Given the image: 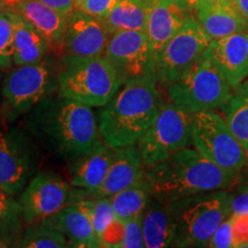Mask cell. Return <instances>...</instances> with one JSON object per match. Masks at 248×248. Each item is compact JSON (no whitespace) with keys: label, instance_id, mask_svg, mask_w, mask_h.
<instances>
[{"label":"cell","instance_id":"cell-1","mask_svg":"<svg viewBox=\"0 0 248 248\" xmlns=\"http://www.w3.org/2000/svg\"><path fill=\"white\" fill-rule=\"evenodd\" d=\"M24 126L42 152L67 166L100 138L92 108L58 94L36 105L26 115Z\"/></svg>","mask_w":248,"mask_h":248},{"label":"cell","instance_id":"cell-40","mask_svg":"<svg viewBox=\"0 0 248 248\" xmlns=\"http://www.w3.org/2000/svg\"><path fill=\"white\" fill-rule=\"evenodd\" d=\"M201 1H206V0H192V7H194L198 2H201Z\"/></svg>","mask_w":248,"mask_h":248},{"label":"cell","instance_id":"cell-33","mask_svg":"<svg viewBox=\"0 0 248 248\" xmlns=\"http://www.w3.org/2000/svg\"><path fill=\"white\" fill-rule=\"evenodd\" d=\"M208 247L210 248H231L233 247L232 244V228L230 217L226 218L222 223L216 231L214 232L213 237L210 238Z\"/></svg>","mask_w":248,"mask_h":248},{"label":"cell","instance_id":"cell-8","mask_svg":"<svg viewBox=\"0 0 248 248\" xmlns=\"http://www.w3.org/2000/svg\"><path fill=\"white\" fill-rule=\"evenodd\" d=\"M42 156L29 130L0 114V186L16 197L38 172Z\"/></svg>","mask_w":248,"mask_h":248},{"label":"cell","instance_id":"cell-13","mask_svg":"<svg viewBox=\"0 0 248 248\" xmlns=\"http://www.w3.org/2000/svg\"><path fill=\"white\" fill-rule=\"evenodd\" d=\"M73 186L60 173L45 170L37 172L18 194L26 225L54 215L70 202Z\"/></svg>","mask_w":248,"mask_h":248},{"label":"cell","instance_id":"cell-20","mask_svg":"<svg viewBox=\"0 0 248 248\" xmlns=\"http://www.w3.org/2000/svg\"><path fill=\"white\" fill-rule=\"evenodd\" d=\"M11 12L29 21L48 40L54 53H60L70 15L62 14L38 0H21Z\"/></svg>","mask_w":248,"mask_h":248},{"label":"cell","instance_id":"cell-21","mask_svg":"<svg viewBox=\"0 0 248 248\" xmlns=\"http://www.w3.org/2000/svg\"><path fill=\"white\" fill-rule=\"evenodd\" d=\"M45 221L63 232L68 239V247H101L100 239L93 229L91 219L77 204H67L54 215L45 218Z\"/></svg>","mask_w":248,"mask_h":248},{"label":"cell","instance_id":"cell-6","mask_svg":"<svg viewBox=\"0 0 248 248\" xmlns=\"http://www.w3.org/2000/svg\"><path fill=\"white\" fill-rule=\"evenodd\" d=\"M58 57L47 54L36 63L15 66L2 80L0 114L15 121L44 99L57 94Z\"/></svg>","mask_w":248,"mask_h":248},{"label":"cell","instance_id":"cell-37","mask_svg":"<svg viewBox=\"0 0 248 248\" xmlns=\"http://www.w3.org/2000/svg\"><path fill=\"white\" fill-rule=\"evenodd\" d=\"M240 13L248 20V0H231Z\"/></svg>","mask_w":248,"mask_h":248},{"label":"cell","instance_id":"cell-31","mask_svg":"<svg viewBox=\"0 0 248 248\" xmlns=\"http://www.w3.org/2000/svg\"><path fill=\"white\" fill-rule=\"evenodd\" d=\"M14 27L12 13L0 12V69H12L14 66Z\"/></svg>","mask_w":248,"mask_h":248},{"label":"cell","instance_id":"cell-24","mask_svg":"<svg viewBox=\"0 0 248 248\" xmlns=\"http://www.w3.org/2000/svg\"><path fill=\"white\" fill-rule=\"evenodd\" d=\"M148 8L150 0H117L102 22L110 35L122 30L146 31Z\"/></svg>","mask_w":248,"mask_h":248},{"label":"cell","instance_id":"cell-35","mask_svg":"<svg viewBox=\"0 0 248 248\" xmlns=\"http://www.w3.org/2000/svg\"><path fill=\"white\" fill-rule=\"evenodd\" d=\"M232 214H248V184L241 186L237 193H231Z\"/></svg>","mask_w":248,"mask_h":248},{"label":"cell","instance_id":"cell-30","mask_svg":"<svg viewBox=\"0 0 248 248\" xmlns=\"http://www.w3.org/2000/svg\"><path fill=\"white\" fill-rule=\"evenodd\" d=\"M73 204H77L86 213L101 243L102 235L116 218L109 198H89Z\"/></svg>","mask_w":248,"mask_h":248},{"label":"cell","instance_id":"cell-18","mask_svg":"<svg viewBox=\"0 0 248 248\" xmlns=\"http://www.w3.org/2000/svg\"><path fill=\"white\" fill-rule=\"evenodd\" d=\"M146 169L137 145L116 148L102 185L90 192L93 198H109L144 178Z\"/></svg>","mask_w":248,"mask_h":248},{"label":"cell","instance_id":"cell-19","mask_svg":"<svg viewBox=\"0 0 248 248\" xmlns=\"http://www.w3.org/2000/svg\"><path fill=\"white\" fill-rule=\"evenodd\" d=\"M115 150L99 138L91 150L68 164V181L73 187L95 191L102 185L110 168Z\"/></svg>","mask_w":248,"mask_h":248},{"label":"cell","instance_id":"cell-34","mask_svg":"<svg viewBox=\"0 0 248 248\" xmlns=\"http://www.w3.org/2000/svg\"><path fill=\"white\" fill-rule=\"evenodd\" d=\"M116 1L117 0H85L77 9H80L92 16L102 20L109 14Z\"/></svg>","mask_w":248,"mask_h":248},{"label":"cell","instance_id":"cell-28","mask_svg":"<svg viewBox=\"0 0 248 248\" xmlns=\"http://www.w3.org/2000/svg\"><path fill=\"white\" fill-rule=\"evenodd\" d=\"M101 247L141 248L145 247L141 216L129 221L115 218L102 235Z\"/></svg>","mask_w":248,"mask_h":248},{"label":"cell","instance_id":"cell-23","mask_svg":"<svg viewBox=\"0 0 248 248\" xmlns=\"http://www.w3.org/2000/svg\"><path fill=\"white\" fill-rule=\"evenodd\" d=\"M11 13L14 27V66L36 63L44 59L52 49L48 40L20 14Z\"/></svg>","mask_w":248,"mask_h":248},{"label":"cell","instance_id":"cell-15","mask_svg":"<svg viewBox=\"0 0 248 248\" xmlns=\"http://www.w3.org/2000/svg\"><path fill=\"white\" fill-rule=\"evenodd\" d=\"M237 89L248 78V32H238L210 40L203 53Z\"/></svg>","mask_w":248,"mask_h":248},{"label":"cell","instance_id":"cell-16","mask_svg":"<svg viewBox=\"0 0 248 248\" xmlns=\"http://www.w3.org/2000/svg\"><path fill=\"white\" fill-rule=\"evenodd\" d=\"M193 15V8L183 0H150L147 36L154 58Z\"/></svg>","mask_w":248,"mask_h":248},{"label":"cell","instance_id":"cell-11","mask_svg":"<svg viewBox=\"0 0 248 248\" xmlns=\"http://www.w3.org/2000/svg\"><path fill=\"white\" fill-rule=\"evenodd\" d=\"M210 40L194 14L187 17L155 58L157 85L167 89L181 78L204 53Z\"/></svg>","mask_w":248,"mask_h":248},{"label":"cell","instance_id":"cell-5","mask_svg":"<svg viewBox=\"0 0 248 248\" xmlns=\"http://www.w3.org/2000/svg\"><path fill=\"white\" fill-rule=\"evenodd\" d=\"M176 222L172 247H208L216 229L232 215L231 193L215 190L169 202Z\"/></svg>","mask_w":248,"mask_h":248},{"label":"cell","instance_id":"cell-4","mask_svg":"<svg viewBox=\"0 0 248 248\" xmlns=\"http://www.w3.org/2000/svg\"><path fill=\"white\" fill-rule=\"evenodd\" d=\"M58 80V95L91 108L105 106L124 85L104 54L99 57L60 54Z\"/></svg>","mask_w":248,"mask_h":248},{"label":"cell","instance_id":"cell-27","mask_svg":"<svg viewBox=\"0 0 248 248\" xmlns=\"http://www.w3.org/2000/svg\"><path fill=\"white\" fill-rule=\"evenodd\" d=\"M222 110L226 123L248 153V78L234 89Z\"/></svg>","mask_w":248,"mask_h":248},{"label":"cell","instance_id":"cell-3","mask_svg":"<svg viewBox=\"0 0 248 248\" xmlns=\"http://www.w3.org/2000/svg\"><path fill=\"white\" fill-rule=\"evenodd\" d=\"M157 86L154 82L128 83L100 107L98 128L105 144L113 150L137 145L156 120L164 101Z\"/></svg>","mask_w":248,"mask_h":248},{"label":"cell","instance_id":"cell-41","mask_svg":"<svg viewBox=\"0 0 248 248\" xmlns=\"http://www.w3.org/2000/svg\"><path fill=\"white\" fill-rule=\"evenodd\" d=\"M183 1L187 2V4H188V5H190V6H191V7H192V0H183ZM192 8H193V7H192Z\"/></svg>","mask_w":248,"mask_h":248},{"label":"cell","instance_id":"cell-29","mask_svg":"<svg viewBox=\"0 0 248 248\" xmlns=\"http://www.w3.org/2000/svg\"><path fill=\"white\" fill-rule=\"evenodd\" d=\"M20 247L64 248L68 247V239L63 232L43 219L28 224L24 228Z\"/></svg>","mask_w":248,"mask_h":248},{"label":"cell","instance_id":"cell-42","mask_svg":"<svg viewBox=\"0 0 248 248\" xmlns=\"http://www.w3.org/2000/svg\"><path fill=\"white\" fill-rule=\"evenodd\" d=\"M0 82H1V74H0ZM0 94H1V88H0Z\"/></svg>","mask_w":248,"mask_h":248},{"label":"cell","instance_id":"cell-38","mask_svg":"<svg viewBox=\"0 0 248 248\" xmlns=\"http://www.w3.org/2000/svg\"><path fill=\"white\" fill-rule=\"evenodd\" d=\"M21 0H0V12L12 11Z\"/></svg>","mask_w":248,"mask_h":248},{"label":"cell","instance_id":"cell-14","mask_svg":"<svg viewBox=\"0 0 248 248\" xmlns=\"http://www.w3.org/2000/svg\"><path fill=\"white\" fill-rule=\"evenodd\" d=\"M110 36L102 20L75 8L68 21L60 54L99 57L106 51Z\"/></svg>","mask_w":248,"mask_h":248},{"label":"cell","instance_id":"cell-12","mask_svg":"<svg viewBox=\"0 0 248 248\" xmlns=\"http://www.w3.org/2000/svg\"><path fill=\"white\" fill-rule=\"evenodd\" d=\"M123 84L156 82L155 58L146 31L122 30L110 36L104 53Z\"/></svg>","mask_w":248,"mask_h":248},{"label":"cell","instance_id":"cell-26","mask_svg":"<svg viewBox=\"0 0 248 248\" xmlns=\"http://www.w3.org/2000/svg\"><path fill=\"white\" fill-rule=\"evenodd\" d=\"M24 224L18 200L0 186V247H20Z\"/></svg>","mask_w":248,"mask_h":248},{"label":"cell","instance_id":"cell-39","mask_svg":"<svg viewBox=\"0 0 248 248\" xmlns=\"http://www.w3.org/2000/svg\"><path fill=\"white\" fill-rule=\"evenodd\" d=\"M74 1H75V8H79L85 0H74Z\"/></svg>","mask_w":248,"mask_h":248},{"label":"cell","instance_id":"cell-22","mask_svg":"<svg viewBox=\"0 0 248 248\" xmlns=\"http://www.w3.org/2000/svg\"><path fill=\"white\" fill-rule=\"evenodd\" d=\"M145 247H172L176 222L169 203L152 197L141 215Z\"/></svg>","mask_w":248,"mask_h":248},{"label":"cell","instance_id":"cell-7","mask_svg":"<svg viewBox=\"0 0 248 248\" xmlns=\"http://www.w3.org/2000/svg\"><path fill=\"white\" fill-rule=\"evenodd\" d=\"M167 100L190 113L217 110L234 89L222 71L202 54L178 80L166 89Z\"/></svg>","mask_w":248,"mask_h":248},{"label":"cell","instance_id":"cell-10","mask_svg":"<svg viewBox=\"0 0 248 248\" xmlns=\"http://www.w3.org/2000/svg\"><path fill=\"white\" fill-rule=\"evenodd\" d=\"M194 114L170 101H163L153 124L137 142L146 168L162 162L182 148L192 145Z\"/></svg>","mask_w":248,"mask_h":248},{"label":"cell","instance_id":"cell-2","mask_svg":"<svg viewBox=\"0 0 248 248\" xmlns=\"http://www.w3.org/2000/svg\"><path fill=\"white\" fill-rule=\"evenodd\" d=\"M152 195L163 202L188 195L234 186L239 173L229 172L206 159L195 148L185 147L146 169Z\"/></svg>","mask_w":248,"mask_h":248},{"label":"cell","instance_id":"cell-9","mask_svg":"<svg viewBox=\"0 0 248 248\" xmlns=\"http://www.w3.org/2000/svg\"><path fill=\"white\" fill-rule=\"evenodd\" d=\"M195 150L229 172L239 173L248 166V153L216 110L195 113L192 123Z\"/></svg>","mask_w":248,"mask_h":248},{"label":"cell","instance_id":"cell-17","mask_svg":"<svg viewBox=\"0 0 248 248\" xmlns=\"http://www.w3.org/2000/svg\"><path fill=\"white\" fill-rule=\"evenodd\" d=\"M193 14L210 39L248 32V20L231 0H206L193 7Z\"/></svg>","mask_w":248,"mask_h":248},{"label":"cell","instance_id":"cell-36","mask_svg":"<svg viewBox=\"0 0 248 248\" xmlns=\"http://www.w3.org/2000/svg\"><path fill=\"white\" fill-rule=\"evenodd\" d=\"M38 1L57 9L58 12L66 15H70L71 12L75 9V1L74 0H38Z\"/></svg>","mask_w":248,"mask_h":248},{"label":"cell","instance_id":"cell-32","mask_svg":"<svg viewBox=\"0 0 248 248\" xmlns=\"http://www.w3.org/2000/svg\"><path fill=\"white\" fill-rule=\"evenodd\" d=\"M230 219L233 247H248V214H232Z\"/></svg>","mask_w":248,"mask_h":248},{"label":"cell","instance_id":"cell-25","mask_svg":"<svg viewBox=\"0 0 248 248\" xmlns=\"http://www.w3.org/2000/svg\"><path fill=\"white\" fill-rule=\"evenodd\" d=\"M152 197L153 195L150 183L146 177H144L129 187L111 195L109 199L116 218L129 221L142 215Z\"/></svg>","mask_w":248,"mask_h":248}]
</instances>
